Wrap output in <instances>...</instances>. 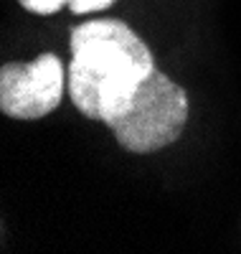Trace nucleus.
Listing matches in <instances>:
<instances>
[{
  "instance_id": "1",
  "label": "nucleus",
  "mask_w": 241,
  "mask_h": 254,
  "mask_svg": "<svg viewBox=\"0 0 241 254\" xmlns=\"http://www.w3.org/2000/svg\"><path fill=\"white\" fill-rule=\"evenodd\" d=\"M152 69L147 44L122 20H89L71 31L69 97L84 117L107 122Z\"/></svg>"
},
{
  "instance_id": "2",
  "label": "nucleus",
  "mask_w": 241,
  "mask_h": 254,
  "mask_svg": "<svg viewBox=\"0 0 241 254\" xmlns=\"http://www.w3.org/2000/svg\"><path fill=\"white\" fill-rule=\"evenodd\" d=\"M188 122V94L158 66L104 125L129 153H158L181 137Z\"/></svg>"
},
{
  "instance_id": "3",
  "label": "nucleus",
  "mask_w": 241,
  "mask_h": 254,
  "mask_svg": "<svg viewBox=\"0 0 241 254\" xmlns=\"http://www.w3.org/2000/svg\"><path fill=\"white\" fill-rule=\"evenodd\" d=\"M63 94V64L56 54H41L31 64L0 69V112L13 120H38L54 112Z\"/></svg>"
},
{
  "instance_id": "4",
  "label": "nucleus",
  "mask_w": 241,
  "mask_h": 254,
  "mask_svg": "<svg viewBox=\"0 0 241 254\" xmlns=\"http://www.w3.org/2000/svg\"><path fill=\"white\" fill-rule=\"evenodd\" d=\"M28 13H36V15H51V13H59L63 5H69V0H18Z\"/></svg>"
},
{
  "instance_id": "5",
  "label": "nucleus",
  "mask_w": 241,
  "mask_h": 254,
  "mask_svg": "<svg viewBox=\"0 0 241 254\" xmlns=\"http://www.w3.org/2000/svg\"><path fill=\"white\" fill-rule=\"evenodd\" d=\"M112 3L115 0H69V8H71V13L84 15V13H92V10H104Z\"/></svg>"
}]
</instances>
